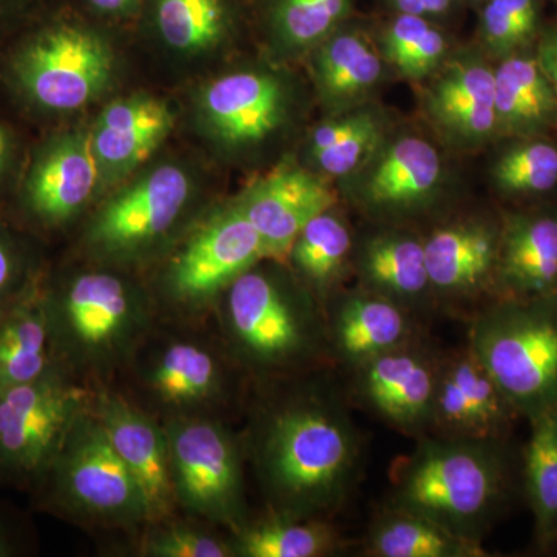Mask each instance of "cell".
Instances as JSON below:
<instances>
[{
  "label": "cell",
  "instance_id": "4316f807",
  "mask_svg": "<svg viewBox=\"0 0 557 557\" xmlns=\"http://www.w3.org/2000/svg\"><path fill=\"white\" fill-rule=\"evenodd\" d=\"M314 65L322 97L341 112L361 106L384 73L379 51L355 30H336L322 40Z\"/></svg>",
  "mask_w": 557,
  "mask_h": 557
},
{
  "label": "cell",
  "instance_id": "9a60e30c",
  "mask_svg": "<svg viewBox=\"0 0 557 557\" xmlns=\"http://www.w3.org/2000/svg\"><path fill=\"white\" fill-rule=\"evenodd\" d=\"M42 299L57 355L60 347L108 348L129 327V295L123 282L110 274H81L61 293L42 288Z\"/></svg>",
  "mask_w": 557,
  "mask_h": 557
},
{
  "label": "cell",
  "instance_id": "f546056e",
  "mask_svg": "<svg viewBox=\"0 0 557 557\" xmlns=\"http://www.w3.org/2000/svg\"><path fill=\"white\" fill-rule=\"evenodd\" d=\"M383 139L381 113L358 106L319 124L310 138L311 159L325 175L347 178L364 164Z\"/></svg>",
  "mask_w": 557,
  "mask_h": 557
},
{
  "label": "cell",
  "instance_id": "4dcf8cb0",
  "mask_svg": "<svg viewBox=\"0 0 557 557\" xmlns=\"http://www.w3.org/2000/svg\"><path fill=\"white\" fill-rule=\"evenodd\" d=\"M354 237L347 222L332 209L311 219L298 234L288 255L295 269L317 289L329 295L351 265Z\"/></svg>",
  "mask_w": 557,
  "mask_h": 557
},
{
  "label": "cell",
  "instance_id": "d6a6232c",
  "mask_svg": "<svg viewBox=\"0 0 557 557\" xmlns=\"http://www.w3.org/2000/svg\"><path fill=\"white\" fill-rule=\"evenodd\" d=\"M491 166L498 193L508 197H534L557 186V146L545 137L516 138Z\"/></svg>",
  "mask_w": 557,
  "mask_h": 557
},
{
  "label": "cell",
  "instance_id": "44dd1931",
  "mask_svg": "<svg viewBox=\"0 0 557 557\" xmlns=\"http://www.w3.org/2000/svg\"><path fill=\"white\" fill-rule=\"evenodd\" d=\"M351 267L362 288L413 314L434 300L423 239L409 231L383 228L369 234L354 247Z\"/></svg>",
  "mask_w": 557,
  "mask_h": 557
},
{
  "label": "cell",
  "instance_id": "74e56055",
  "mask_svg": "<svg viewBox=\"0 0 557 557\" xmlns=\"http://www.w3.org/2000/svg\"><path fill=\"white\" fill-rule=\"evenodd\" d=\"M350 5L351 0H276L274 21L289 46H319L338 30Z\"/></svg>",
  "mask_w": 557,
  "mask_h": 557
},
{
  "label": "cell",
  "instance_id": "f35d334b",
  "mask_svg": "<svg viewBox=\"0 0 557 557\" xmlns=\"http://www.w3.org/2000/svg\"><path fill=\"white\" fill-rule=\"evenodd\" d=\"M38 287L32 259L22 242L0 223V318Z\"/></svg>",
  "mask_w": 557,
  "mask_h": 557
},
{
  "label": "cell",
  "instance_id": "2e32d148",
  "mask_svg": "<svg viewBox=\"0 0 557 557\" xmlns=\"http://www.w3.org/2000/svg\"><path fill=\"white\" fill-rule=\"evenodd\" d=\"M324 178L298 166H281L248 190L239 208L262 237L267 258L288 255L311 219L335 207Z\"/></svg>",
  "mask_w": 557,
  "mask_h": 557
},
{
  "label": "cell",
  "instance_id": "7c38bea8",
  "mask_svg": "<svg viewBox=\"0 0 557 557\" xmlns=\"http://www.w3.org/2000/svg\"><path fill=\"white\" fill-rule=\"evenodd\" d=\"M423 244L434 299L458 306L496 299L500 223L456 220L432 231Z\"/></svg>",
  "mask_w": 557,
  "mask_h": 557
},
{
  "label": "cell",
  "instance_id": "60d3db41",
  "mask_svg": "<svg viewBox=\"0 0 557 557\" xmlns=\"http://www.w3.org/2000/svg\"><path fill=\"white\" fill-rule=\"evenodd\" d=\"M17 161V138L9 124L0 119V190L10 182Z\"/></svg>",
  "mask_w": 557,
  "mask_h": 557
},
{
  "label": "cell",
  "instance_id": "484cf974",
  "mask_svg": "<svg viewBox=\"0 0 557 557\" xmlns=\"http://www.w3.org/2000/svg\"><path fill=\"white\" fill-rule=\"evenodd\" d=\"M172 126L174 115L161 101L145 97L116 101L102 112L91 146L98 161L126 170L148 159Z\"/></svg>",
  "mask_w": 557,
  "mask_h": 557
},
{
  "label": "cell",
  "instance_id": "ee69618b",
  "mask_svg": "<svg viewBox=\"0 0 557 557\" xmlns=\"http://www.w3.org/2000/svg\"><path fill=\"white\" fill-rule=\"evenodd\" d=\"M22 539L16 523L5 512L0 511V557L21 555Z\"/></svg>",
  "mask_w": 557,
  "mask_h": 557
},
{
  "label": "cell",
  "instance_id": "6da1fadb",
  "mask_svg": "<svg viewBox=\"0 0 557 557\" xmlns=\"http://www.w3.org/2000/svg\"><path fill=\"white\" fill-rule=\"evenodd\" d=\"M505 440L424 434L391 468L392 507L482 542L515 490Z\"/></svg>",
  "mask_w": 557,
  "mask_h": 557
},
{
  "label": "cell",
  "instance_id": "8fae6325",
  "mask_svg": "<svg viewBox=\"0 0 557 557\" xmlns=\"http://www.w3.org/2000/svg\"><path fill=\"white\" fill-rule=\"evenodd\" d=\"M89 139L53 137L35 149L16 185L17 211L38 228H57L89 200L98 180Z\"/></svg>",
  "mask_w": 557,
  "mask_h": 557
},
{
  "label": "cell",
  "instance_id": "52a82bcc",
  "mask_svg": "<svg viewBox=\"0 0 557 557\" xmlns=\"http://www.w3.org/2000/svg\"><path fill=\"white\" fill-rule=\"evenodd\" d=\"M228 317L240 347L259 364H287L317 341L310 309L262 271L248 270L230 285Z\"/></svg>",
  "mask_w": 557,
  "mask_h": 557
},
{
  "label": "cell",
  "instance_id": "7402d4cb",
  "mask_svg": "<svg viewBox=\"0 0 557 557\" xmlns=\"http://www.w3.org/2000/svg\"><path fill=\"white\" fill-rule=\"evenodd\" d=\"M97 418L141 491L146 518L166 515L175 494L168 437L148 418L116 399H104Z\"/></svg>",
  "mask_w": 557,
  "mask_h": 557
},
{
  "label": "cell",
  "instance_id": "cb8c5ba5",
  "mask_svg": "<svg viewBox=\"0 0 557 557\" xmlns=\"http://www.w3.org/2000/svg\"><path fill=\"white\" fill-rule=\"evenodd\" d=\"M494 73L498 134L545 137L557 127V95L536 57L509 54Z\"/></svg>",
  "mask_w": 557,
  "mask_h": 557
},
{
  "label": "cell",
  "instance_id": "ba28073f",
  "mask_svg": "<svg viewBox=\"0 0 557 557\" xmlns=\"http://www.w3.org/2000/svg\"><path fill=\"white\" fill-rule=\"evenodd\" d=\"M350 177V196L370 218L398 222L423 211L443 185L438 150L417 135L384 138Z\"/></svg>",
  "mask_w": 557,
  "mask_h": 557
},
{
  "label": "cell",
  "instance_id": "b9f144b4",
  "mask_svg": "<svg viewBox=\"0 0 557 557\" xmlns=\"http://www.w3.org/2000/svg\"><path fill=\"white\" fill-rule=\"evenodd\" d=\"M536 60L557 95V25L539 40Z\"/></svg>",
  "mask_w": 557,
  "mask_h": 557
},
{
  "label": "cell",
  "instance_id": "d590c367",
  "mask_svg": "<svg viewBox=\"0 0 557 557\" xmlns=\"http://www.w3.org/2000/svg\"><path fill=\"white\" fill-rule=\"evenodd\" d=\"M218 368L203 348L174 344L164 351L153 370L152 383L161 397L171 403L205 398L215 386Z\"/></svg>",
  "mask_w": 557,
  "mask_h": 557
},
{
  "label": "cell",
  "instance_id": "d6986e66",
  "mask_svg": "<svg viewBox=\"0 0 557 557\" xmlns=\"http://www.w3.org/2000/svg\"><path fill=\"white\" fill-rule=\"evenodd\" d=\"M189 178L175 166L153 171L110 201L94 226V239L110 249L134 248L170 228L189 197Z\"/></svg>",
  "mask_w": 557,
  "mask_h": 557
},
{
  "label": "cell",
  "instance_id": "9c48e42d",
  "mask_svg": "<svg viewBox=\"0 0 557 557\" xmlns=\"http://www.w3.org/2000/svg\"><path fill=\"white\" fill-rule=\"evenodd\" d=\"M442 359L416 341L351 369L355 397L406 434L432 431Z\"/></svg>",
  "mask_w": 557,
  "mask_h": 557
},
{
  "label": "cell",
  "instance_id": "836d02e7",
  "mask_svg": "<svg viewBox=\"0 0 557 557\" xmlns=\"http://www.w3.org/2000/svg\"><path fill=\"white\" fill-rule=\"evenodd\" d=\"M448 40L426 17L398 14L384 28L381 36V53L409 79L431 75L443 64Z\"/></svg>",
  "mask_w": 557,
  "mask_h": 557
},
{
  "label": "cell",
  "instance_id": "ac0fdd59",
  "mask_svg": "<svg viewBox=\"0 0 557 557\" xmlns=\"http://www.w3.org/2000/svg\"><path fill=\"white\" fill-rule=\"evenodd\" d=\"M557 295V209L508 212L500 222L496 299Z\"/></svg>",
  "mask_w": 557,
  "mask_h": 557
},
{
  "label": "cell",
  "instance_id": "1f68e13d",
  "mask_svg": "<svg viewBox=\"0 0 557 557\" xmlns=\"http://www.w3.org/2000/svg\"><path fill=\"white\" fill-rule=\"evenodd\" d=\"M338 544L322 520L288 516L245 528L237 552L247 557H321L335 553Z\"/></svg>",
  "mask_w": 557,
  "mask_h": 557
},
{
  "label": "cell",
  "instance_id": "83f0119b",
  "mask_svg": "<svg viewBox=\"0 0 557 557\" xmlns=\"http://www.w3.org/2000/svg\"><path fill=\"white\" fill-rule=\"evenodd\" d=\"M368 553L373 557H483L482 542L460 536L424 516L392 507L370 527Z\"/></svg>",
  "mask_w": 557,
  "mask_h": 557
},
{
  "label": "cell",
  "instance_id": "bcb514c9",
  "mask_svg": "<svg viewBox=\"0 0 557 557\" xmlns=\"http://www.w3.org/2000/svg\"><path fill=\"white\" fill-rule=\"evenodd\" d=\"M22 3V0H0V20L5 16L7 13H11L17 5Z\"/></svg>",
  "mask_w": 557,
  "mask_h": 557
},
{
  "label": "cell",
  "instance_id": "277c9868",
  "mask_svg": "<svg viewBox=\"0 0 557 557\" xmlns=\"http://www.w3.org/2000/svg\"><path fill=\"white\" fill-rule=\"evenodd\" d=\"M110 58L100 39L64 22L22 36L0 61V78L14 97L42 113L86 106L108 83Z\"/></svg>",
  "mask_w": 557,
  "mask_h": 557
},
{
  "label": "cell",
  "instance_id": "5b68a950",
  "mask_svg": "<svg viewBox=\"0 0 557 557\" xmlns=\"http://www.w3.org/2000/svg\"><path fill=\"white\" fill-rule=\"evenodd\" d=\"M86 395L57 369L0 391V479L39 486L60 453Z\"/></svg>",
  "mask_w": 557,
  "mask_h": 557
},
{
  "label": "cell",
  "instance_id": "5bb4252c",
  "mask_svg": "<svg viewBox=\"0 0 557 557\" xmlns=\"http://www.w3.org/2000/svg\"><path fill=\"white\" fill-rule=\"evenodd\" d=\"M267 258L265 245L239 207L212 220L180 252L172 285L182 298L203 299L228 288Z\"/></svg>",
  "mask_w": 557,
  "mask_h": 557
},
{
  "label": "cell",
  "instance_id": "4fadbf2b",
  "mask_svg": "<svg viewBox=\"0 0 557 557\" xmlns=\"http://www.w3.org/2000/svg\"><path fill=\"white\" fill-rule=\"evenodd\" d=\"M518 413L469 348L443 359L432 432L448 437L507 440Z\"/></svg>",
  "mask_w": 557,
  "mask_h": 557
},
{
  "label": "cell",
  "instance_id": "e575fe53",
  "mask_svg": "<svg viewBox=\"0 0 557 557\" xmlns=\"http://www.w3.org/2000/svg\"><path fill=\"white\" fill-rule=\"evenodd\" d=\"M222 0H159L157 24L174 49L196 51L218 42L225 28Z\"/></svg>",
  "mask_w": 557,
  "mask_h": 557
},
{
  "label": "cell",
  "instance_id": "3957f363",
  "mask_svg": "<svg viewBox=\"0 0 557 557\" xmlns=\"http://www.w3.org/2000/svg\"><path fill=\"white\" fill-rule=\"evenodd\" d=\"M468 348L519 417L557 409V295L491 300L472 319Z\"/></svg>",
  "mask_w": 557,
  "mask_h": 557
},
{
  "label": "cell",
  "instance_id": "30bf717a",
  "mask_svg": "<svg viewBox=\"0 0 557 557\" xmlns=\"http://www.w3.org/2000/svg\"><path fill=\"white\" fill-rule=\"evenodd\" d=\"M175 494L215 520H237L242 508L239 457L228 435L211 423H183L168 435Z\"/></svg>",
  "mask_w": 557,
  "mask_h": 557
},
{
  "label": "cell",
  "instance_id": "f6af8a7d",
  "mask_svg": "<svg viewBox=\"0 0 557 557\" xmlns=\"http://www.w3.org/2000/svg\"><path fill=\"white\" fill-rule=\"evenodd\" d=\"M89 3L102 13H123L134 5L135 0H89Z\"/></svg>",
  "mask_w": 557,
  "mask_h": 557
},
{
  "label": "cell",
  "instance_id": "e0dca14e",
  "mask_svg": "<svg viewBox=\"0 0 557 557\" xmlns=\"http://www.w3.org/2000/svg\"><path fill=\"white\" fill-rule=\"evenodd\" d=\"M429 116L457 145L480 146L498 134L496 73L483 58L449 61L426 94Z\"/></svg>",
  "mask_w": 557,
  "mask_h": 557
},
{
  "label": "cell",
  "instance_id": "8992f818",
  "mask_svg": "<svg viewBox=\"0 0 557 557\" xmlns=\"http://www.w3.org/2000/svg\"><path fill=\"white\" fill-rule=\"evenodd\" d=\"M39 487L53 504L100 518H146L145 498L98 418H76Z\"/></svg>",
  "mask_w": 557,
  "mask_h": 557
},
{
  "label": "cell",
  "instance_id": "ffe728a7",
  "mask_svg": "<svg viewBox=\"0 0 557 557\" xmlns=\"http://www.w3.org/2000/svg\"><path fill=\"white\" fill-rule=\"evenodd\" d=\"M412 311L359 287L336 300L329 319L327 339L348 370L416 341Z\"/></svg>",
  "mask_w": 557,
  "mask_h": 557
},
{
  "label": "cell",
  "instance_id": "f1b7e54d",
  "mask_svg": "<svg viewBox=\"0 0 557 557\" xmlns=\"http://www.w3.org/2000/svg\"><path fill=\"white\" fill-rule=\"evenodd\" d=\"M523 450V490L534 518L539 548L557 544V409L530 420Z\"/></svg>",
  "mask_w": 557,
  "mask_h": 557
},
{
  "label": "cell",
  "instance_id": "7a4b0ae2",
  "mask_svg": "<svg viewBox=\"0 0 557 557\" xmlns=\"http://www.w3.org/2000/svg\"><path fill=\"white\" fill-rule=\"evenodd\" d=\"M361 453L347 408L336 399L311 398L273 413L260 465L285 512L313 519L346 500L359 475Z\"/></svg>",
  "mask_w": 557,
  "mask_h": 557
},
{
  "label": "cell",
  "instance_id": "8d00e7d4",
  "mask_svg": "<svg viewBox=\"0 0 557 557\" xmlns=\"http://www.w3.org/2000/svg\"><path fill=\"white\" fill-rule=\"evenodd\" d=\"M480 17L483 44L504 60L519 53L536 36L541 20L539 0H485Z\"/></svg>",
  "mask_w": 557,
  "mask_h": 557
},
{
  "label": "cell",
  "instance_id": "ab89813d",
  "mask_svg": "<svg viewBox=\"0 0 557 557\" xmlns=\"http://www.w3.org/2000/svg\"><path fill=\"white\" fill-rule=\"evenodd\" d=\"M150 556L160 557H228L234 552L219 539L208 536L200 531L174 528L161 533L150 542Z\"/></svg>",
  "mask_w": 557,
  "mask_h": 557
},
{
  "label": "cell",
  "instance_id": "603a6c76",
  "mask_svg": "<svg viewBox=\"0 0 557 557\" xmlns=\"http://www.w3.org/2000/svg\"><path fill=\"white\" fill-rule=\"evenodd\" d=\"M203 108L212 127L231 145H258L281 126L287 97L274 76L240 72L212 83Z\"/></svg>",
  "mask_w": 557,
  "mask_h": 557
},
{
  "label": "cell",
  "instance_id": "d4e9b609",
  "mask_svg": "<svg viewBox=\"0 0 557 557\" xmlns=\"http://www.w3.org/2000/svg\"><path fill=\"white\" fill-rule=\"evenodd\" d=\"M42 288L32 289L0 318V391L60 369Z\"/></svg>",
  "mask_w": 557,
  "mask_h": 557
},
{
  "label": "cell",
  "instance_id": "7bdbcfd3",
  "mask_svg": "<svg viewBox=\"0 0 557 557\" xmlns=\"http://www.w3.org/2000/svg\"><path fill=\"white\" fill-rule=\"evenodd\" d=\"M398 14H412V16L431 17L448 13L453 0H391Z\"/></svg>",
  "mask_w": 557,
  "mask_h": 557
}]
</instances>
